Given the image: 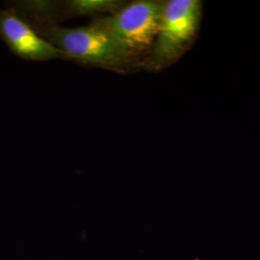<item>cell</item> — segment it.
Returning a JSON list of instances; mask_svg holds the SVG:
<instances>
[{"label":"cell","mask_w":260,"mask_h":260,"mask_svg":"<svg viewBox=\"0 0 260 260\" xmlns=\"http://www.w3.org/2000/svg\"><path fill=\"white\" fill-rule=\"evenodd\" d=\"M165 2H132L113 17L98 22L105 29L128 61L152 49L160 29Z\"/></svg>","instance_id":"6da1fadb"},{"label":"cell","mask_w":260,"mask_h":260,"mask_svg":"<svg viewBox=\"0 0 260 260\" xmlns=\"http://www.w3.org/2000/svg\"><path fill=\"white\" fill-rule=\"evenodd\" d=\"M202 18V2L171 0L164 3L160 29L146 66L158 71L183 54L196 36Z\"/></svg>","instance_id":"7a4b0ae2"},{"label":"cell","mask_w":260,"mask_h":260,"mask_svg":"<svg viewBox=\"0 0 260 260\" xmlns=\"http://www.w3.org/2000/svg\"><path fill=\"white\" fill-rule=\"evenodd\" d=\"M49 35L51 44L69 58L117 71L129 64L107 31L96 23L87 27L53 28Z\"/></svg>","instance_id":"3957f363"},{"label":"cell","mask_w":260,"mask_h":260,"mask_svg":"<svg viewBox=\"0 0 260 260\" xmlns=\"http://www.w3.org/2000/svg\"><path fill=\"white\" fill-rule=\"evenodd\" d=\"M0 36L10 50L22 59L46 61L69 58L64 51L38 36L24 20L12 11L0 10Z\"/></svg>","instance_id":"277c9868"},{"label":"cell","mask_w":260,"mask_h":260,"mask_svg":"<svg viewBox=\"0 0 260 260\" xmlns=\"http://www.w3.org/2000/svg\"><path fill=\"white\" fill-rule=\"evenodd\" d=\"M120 5L121 2L114 0H74L67 2L70 11L78 15L110 12L117 9Z\"/></svg>","instance_id":"5b68a950"}]
</instances>
